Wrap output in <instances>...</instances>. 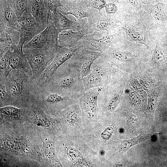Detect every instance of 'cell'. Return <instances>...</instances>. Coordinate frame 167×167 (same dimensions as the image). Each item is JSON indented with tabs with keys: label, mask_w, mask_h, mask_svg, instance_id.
Listing matches in <instances>:
<instances>
[{
	"label": "cell",
	"mask_w": 167,
	"mask_h": 167,
	"mask_svg": "<svg viewBox=\"0 0 167 167\" xmlns=\"http://www.w3.org/2000/svg\"><path fill=\"white\" fill-rule=\"evenodd\" d=\"M38 84L74 99L80 97L85 92L79 69L68 60L57 69L48 80Z\"/></svg>",
	"instance_id": "obj_1"
},
{
	"label": "cell",
	"mask_w": 167,
	"mask_h": 167,
	"mask_svg": "<svg viewBox=\"0 0 167 167\" xmlns=\"http://www.w3.org/2000/svg\"><path fill=\"white\" fill-rule=\"evenodd\" d=\"M121 74L102 56L92 64L90 73L82 79L85 91L91 88L103 87L118 80Z\"/></svg>",
	"instance_id": "obj_2"
},
{
	"label": "cell",
	"mask_w": 167,
	"mask_h": 167,
	"mask_svg": "<svg viewBox=\"0 0 167 167\" xmlns=\"http://www.w3.org/2000/svg\"><path fill=\"white\" fill-rule=\"evenodd\" d=\"M0 81L5 85L10 98L19 99L32 96L36 81L32 78L31 70L13 69L6 79Z\"/></svg>",
	"instance_id": "obj_3"
},
{
	"label": "cell",
	"mask_w": 167,
	"mask_h": 167,
	"mask_svg": "<svg viewBox=\"0 0 167 167\" xmlns=\"http://www.w3.org/2000/svg\"><path fill=\"white\" fill-rule=\"evenodd\" d=\"M32 72V78L36 81L51 62L57 50L47 48L23 49Z\"/></svg>",
	"instance_id": "obj_4"
},
{
	"label": "cell",
	"mask_w": 167,
	"mask_h": 167,
	"mask_svg": "<svg viewBox=\"0 0 167 167\" xmlns=\"http://www.w3.org/2000/svg\"><path fill=\"white\" fill-rule=\"evenodd\" d=\"M58 34L52 20L49 19L46 28L24 44L23 49L44 48L57 50Z\"/></svg>",
	"instance_id": "obj_5"
},
{
	"label": "cell",
	"mask_w": 167,
	"mask_h": 167,
	"mask_svg": "<svg viewBox=\"0 0 167 167\" xmlns=\"http://www.w3.org/2000/svg\"><path fill=\"white\" fill-rule=\"evenodd\" d=\"M97 32L84 35L77 43L76 46L79 49L84 48L88 50L103 53L114 44L119 41L120 32L113 34H108L100 38L95 39L94 36Z\"/></svg>",
	"instance_id": "obj_6"
},
{
	"label": "cell",
	"mask_w": 167,
	"mask_h": 167,
	"mask_svg": "<svg viewBox=\"0 0 167 167\" xmlns=\"http://www.w3.org/2000/svg\"><path fill=\"white\" fill-rule=\"evenodd\" d=\"M79 48L77 47L69 48L58 46L57 52L52 61L36 81L38 84L48 80L57 69L71 58Z\"/></svg>",
	"instance_id": "obj_7"
},
{
	"label": "cell",
	"mask_w": 167,
	"mask_h": 167,
	"mask_svg": "<svg viewBox=\"0 0 167 167\" xmlns=\"http://www.w3.org/2000/svg\"><path fill=\"white\" fill-rule=\"evenodd\" d=\"M102 56V53L92 51L84 48L78 49L68 61L78 67L82 79L90 72L91 67L94 61Z\"/></svg>",
	"instance_id": "obj_8"
},
{
	"label": "cell",
	"mask_w": 167,
	"mask_h": 167,
	"mask_svg": "<svg viewBox=\"0 0 167 167\" xmlns=\"http://www.w3.org/2000/svg\"><path fill=\"white\" fill-rule=\"evenodd\" d=\"M87 18L92 23L95 31H105L109 33L117 27L118 23L121 21L113 14H108L92 7Z\"/></svg>",
	"instance_id": "obj_9"
},
{
	"label": "cell",
	"mask_w": 167,
	"mask_h": 167,
	"mask_svg": "<svg viewBox=\"0 0 167 167\" xmlns=\"http://www.w3.org/2000/svg\"><path fill=\"white\" fill-rule=\"evenodd\" d=\"M74 29L64 30L58 33V46L69 48L75 47L84 35L95 31L92 23L88 20L85 25L78 31L75 32Z\"/></svg>",
	"instance_id": "obj_10"
},
{
	"label": "cell",
	"mask_w": 167,
	"mask_h": 167,
	"mask_svg": "<svg viewBox=\"0 0 167 167\" xmlns=\"http://www.w3.org/2000/svg\"><path fill=\"white\" fill-rule=\"evenodd\" d=\"M15 30L23 37L26 44L43 31L33 17L27 10L18 18Z\"/></svg>",
	"instance_id": "obj_11"
},
{
	"label": "cell",
	"mask_w": 167,
	"mask_h": 167,
	"mask_svg": "<svg viewBox=\"0 0 167 167\" xmlns=\"http://www.w3.org/2000/svg\"><path fill=\"white\" fill-rule=\"evenodd\" d=\"M103 87L87 90L80 97V105L83 112L88 118L96 116L99 111L98 97Z\"/></svg>",
	"instance_id": "obj_12"
},
{
	"label": "cell",
	"mask_w": 167,
	"mask_h": 167,
	"mask_svg": "<svg viewBox=\"0 0 167 167\" xmlns=\"http://www.w3.org/2000/svg\"><path fill=\"white\" fill-rule=\"evenodd\" d=\"M20 37L18 44L11 45V48L6 52L9 64L13 69H24L32 70L23 51L25 41L23 37Z\"/></svg>",
	"instance_id": "obj_13"
},
{
	"label": "cell",
	"mask_w": 167,
	"mask_h": 167,
	"mask_svg": "<svg viewBox=\"0 0 167 167\" xmlns=\"http://www.w3.org/2000/svg\"><path fill=\"white\" fill-rule=\"evenodd\" d=\"M43 31L49 20V11L42 0H29L27 9Z\"/></svg>",
	"instance_id": "obj_14"
},
{
	"label": "cell",
	"mask_w": 167,
	"mask_h": 167,
	"mask_svg": "<svg viewBox=\"0 0 167 167\" xmlns=\"http://www.w3.org/2000/svg\"><path fill=\"white\" fill-rule=\"evenodd\" d=\"M91 0H71L62 5L61 12L64 15H71L77 19L87 18L92 7L90 6Z\"/></svg>",
	"instance_id": "obj_15"
},
{
	"label": "cell",
	"mask_w": 167,
	"mask_h": 167,
	"mask_svg": "<svg viewBox=\"0 0 167 167\" xmlns=\"http://www.w3.org/2000/svg\"><path fill=\"white\" fill-rule=\"evenodd\" d=\"M142 11L148 15L156 26L164 29L166 23L164 12V3L160 2L154 4H142Z\"/></svg>",
	"instance_id": "obj_16"
},
{
	"label": "cell",
	"mask_w": 167,
	"mask_h": 167,
	"mask_svg": "<svg viewBox=\"0 0 167 167\" xmlns=\"http://www.w3.org/2000/svg\"><path fill=\"white\" fill-rule=\"evenodd\" d=\"M122 29L131 40L144 45L148 47L149 40L148 35L144 29L138 25L128 23L122 24Z\"/></svg>",
	"instance_id": "obj_17"
},
{
	"label": "cell",
	"mask_w": 167,
	"mask_h": 167,
	"mask_svg": "<svg viewBox=\"0 0 167 167\" xmlns=\"http://www.w3.org/2000/svg\"><path fill=\"white\" fill-rule=\"evenodd\" d=\"M18 18L9 3L3 2L1 6L0 26L15 29Z\"/></svg>",
	"instance_id": "obj_18"
},
{
	"label": "cell",
	"mask_w": 167,
	"mask_h": 167,
	"mask_svg": "<svg viewBox=\"0 0 167 167\" xmlns=\"http://www.w3.org/2000/svg\"><path fill=\"white\" fill-rule=\"evenodd\" d=\"M49 19L52 20L58 33L64 30L74 29L79 25L78 21L70 20L61 12L49 13Z\"/></svg>",
	"instance_id": "obj_19"
},
{
	"label": "cell",
	"mask_w": 167,
	"mask_h": 167,
	"mask_svg": "<svg viewBox=\"0 0 167 167\" xmlns=\"http://www.w3.org/2000/svg\"><path fill=\"white\" fill-rule=\"evenodd\" d=\"M0 46L17 45L20 40L19 33L15 29L0 26Z\"/></svg>",
	"instance_id": "obj_20"
},
{
	"label": "cell",
	"mask_w": 167,
	"mask_h": 167,
	"mask_svg": "<svg viewBox=\"0 0 167 167\" xmlns=\"http://www.w3.org/2000/svg\"><path fill=\"white\" fill-rule=\"evenodd\" d=\"M29 109V111L30 115L34 118L36 123L38 125L45 127L50 126V121L40 108L33 106Z\"/></svg>",
	"instance_id": "obj_21"
},
{
	"label": "cell",
	"mask_w": 167,
	"mask_h": 167,
	"mask_svg": "<svg viewBox=\"0 0 167 167\" xmlns=\"http://www.w3.org/2000/svg\"><path fill=\"white\" fill-rule=\"evenodd\" d=\"M152 135L151 134H143L131 139L123 140L120 144L118 150L121 152H126L133 146L149 139Z\"/></svg>",
	"instance_id": "obj_22"
},
{
	"label": "cell",
	"mask_w": 167,
	"mask_h": 167,
	"mask_svg": "<svg viewBox=\"0 0 167 167\" xmlns=\"http://www.w3.org/2000/svg\"><path fill=\"white\" fill-rule=\"evenodd\" d=\"M166 56V53L163 46L156 42V46L152 59V62L156 66L162 65Z\"/></svg>",
	"instance_id": "obj_23"
},
{
	"label": "cell",
	"mask_w": 167,
	"mask_h": 167,
	"mask_svg": "<svg viewBox=\"0 0 167 167\" xmlns=\"http://www.w3.org/2000/svg\"><path fill=\"white\" fill-rule=\"evenodd\" d=\"M0 80L6 79L13 70L9 62L6 52L0 55Z\"/></svg>",
	"instance_id": "obj_24"
},
{
	"label": "cell",
	"mask_w": 167,
	"mask_h": 167,
	"mask_svg": "<svg viewBox=\"0 0 167 167\" xmlns=\"http://www.w3.org/2000/svg\"><path fill=\"white\" fill-rule=\"evenodd\" d=\"M22 112L20 109L12 106L7 105L0 109L1 116L6 118H18Z\"/></svg>",
	"instance_id": "obj_25"
},
{
	"label": "cell",
	"mask_w": 167,
	"mask_h": 167,
	"mask_svg": "<svg viewBox=\"0 0 167 167\" xmlns=\"http://www.w3.org/2000/svg\"><path fill=\"white\" fill-rule=\"evenodd\" d=\"M5 145L9 151L16 152L19 153H23L26 150L25 145L21 142L15 140H8Z\"/></svg>",
	"instance_id": "obj_26"
},
{
	"label": "cell",
	"mask_w": 167,
	"mask_h": 167,
	"mask_svg": "<svg viewBox=\"0 0 167 167\" xmlns=\"http://www.w3.org/2000/svg\"><path fill=\"white\" fill-rule=\"evenodd\" d=\"M28 0H13L11 5L19 18L23 13L26 10Z\"/></svg>",
	"instance_id": "obj_27"
},
{
	"label": "cell",
	"mask_w": 167,
	"mask_h": 167,
	"mask_svg": "<svg viewBox=\"0 0 167 167\" xmlns=\"http://www.w3.org/2000/svg\"><path fill=\"white\" fill-rule=\"evenodd\" d=\"M43 152L46 158L52 160L56 156L53 144L49 140L43 144Z\"/></svg>",
	"instance_id": "obj_28"
},
{
	"label": "cell",
	"mask_w": 167,
	"mask_h": 167,
	"mask_svg": "<svg viewBox=\"0 0 167 167\" xmlns=\"http://www.w3.org/2000/svg\"><path fill=\"white\" fill-rule=\"evenodd\" d=\"M160 87L158 89L157 92H155L152 97L148 103V109L151 113H153L155 111L158 99V97L161 90Z\"/></svg>",
	"instance_id": "obj_29"
},
{
	"label": "cell",
	"mask_w": 167,
	"mask_h": 167,
	"mask_svg": "<svg viewBox=\"0 0 167 167\" xmlns=\"http://www.w3.org/2000/svg\"><path fill=\"white\" fill-rule=\"evenodd\" d=\"M106 4L105 0H91L90 6L100 11L105 7Z\"/></svg>",
	"instance_id": "obj_30"
},
{
	"label": "cell",
	"mask_w": 167,
	"mask_h": 167,
	"mask_svg": "<svg viewBox=\"0 0 167 167\" xmlns=\"http://www.w3.org/2000/svg\"><path fill=\"white\" fill-rule=\"evenodd\" d=\"M105 7V13L108 14H115L118 10L117 6L115 4L113 3H106Z\"/></svg>",
	"instance_id": "obj_31"
},
{
	"label": "cell",
	"mask_w": 167,
	"mask_h": 167,
	"mask_svg": "<svg viewBox=\"0 0 167 167\" xmlns=\"http://www.w3.org/2000/svg\"><path fill=\"white\" fill-rule=\"evenodd\" d=\"M0 94L1 102L4 101L10 98L5 85L1 82H0Z\"/></svg>",
	"instance_id": "obj_32"
},
{
	"label": "cell",
	"mask_w": 167,
	"mask_h": 167,
	"mask_svg": "<svg viewBox=\"0 0 167 167\" xmlns=\"http://www.w3.org/2000/svg\"><path fill=\"white\" fill-rule=\"evenodd\" d=\"M113 132V129L111 127L106 128L101 134V136L105 139H108L112 135Z\"/></svg>",
	"instance_id": "obj_33"
},
{
	"label": "cell",
	"mask_w": 167,
	"mask_h": 167,
	"mask_svg": "<svg viewBox=\"0 0 167 167\" xmlns=\"http://www.w3.org/2000/svg\"><path fill=\"white\" fill-rule=\"evenodd\" d=\"M126 2L136 10L141 9L142 3L140 0H126Z\"/></svg>",
	"instance_id": "obj_34"
},
{
	"label": "cell",
	"mask_w": 167,
	"mask_h": 167,
	"mask_svg": "<svg viewBox=\"0 0 167 167\" xmlns=\"http://www.w3.org/2000/svg\"><path fill=\"white\" fill-rule=\"evenodd\" d=\"M138 118L135 115L131 116L128 118L127 124L130 126H133L136 125L138 122Z\"/></svg>",
	"instance_id": "obj_35"
},
{
	"label": "cell",
	"mask_w": 167,
	"mask_h": 167,
	"mask_svg": "<svg viewBox=\"0 0 167 167\" xmlns=\"http://www.w3.org/2000/svg\"><path fill=\"white\" fill-rule=\"evenodd\" d=\"M165 0H140L142 4L143 5L154 4L157 3L162 2Z\"/></svg>",
	"instance_id": "obj_36"
},
{
	"label": "cell",
	"mask_w": 167,
	"mask_h": 167,
	"mask_svg": "<svg viewBox=\"0 0 167 167\" xmlns=\"http://www.w3.org/2000/svg\"><path fill=\"white\" fill-rule=\"evenodd\" d=\"M163 2L164 3L165 5H166L167 6V0H165Z\"/></svg>",
	"instance_id": "obj_37"
},
{
	"label": "cell",
	"mask_w": 167,
	"mask_h": 167,
	"mask_svg": "<svg viewBox=\"0 0 167 167\" xmlns=\"http://www.w3.org/2000/svg\"><path fill=\"white\" fill-rule=\"evenodd\" d=\"M68 1H70L71 0H67V1H68Z\"/></svg>",
	"instance_id": "obj_38"
}]
</instances>
